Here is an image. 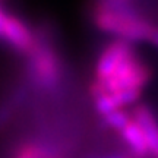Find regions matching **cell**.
<instances>
[{"label":"cell","instance_id":"obj_5","mask_svg":"<svg viewBox=\"0 0 158 158\" xmlns=\"http://www.w3.org/2000/svg\"><path fill=\"white\" fill-rule=\"evenodd\" d=\"M142 95L141 89H126L118 92H106L94 98L97 111L102 116L111 113L114 110L126 108L127 106H133L139 101Z\"/></svg>","mask_w":158,"mask_h":158},{"label":"cell","instance_id":"obj_12","mask_svg":"<svg viewBox=\"0 0 158 158\" xmlns=\"http://www.w3.org/2000/svg\"><path fill=\"white\" fill-rule=\"evenodd\" d=\"M12 13H9L7 10H5L2 6H0V38L3 37V32H5V28H6V23L9 21Z\"/></svg>","mask_w":158,"mask_h":158},{"label":"cell","instance_id":"obj_3","mask_svg":"<svg viewBox=\"0 0 158 158\" xmlns=\"http://www.w3.org/2000/svg\"><path fill=\"white\" fill-rule=\"evenodd\" d=\"M31 54V68L37 82L44 88H54L60 79L59 57L45 44H35Z\"/></svg>","mask_w":158,"mask_h":158},{"label":"cell","instance_id":"obj_13","mask_svg":"<svg viewBox=\"0 0 158 158\" xmlns=\"http://www.w3.org/2000/svg\"><path fill=\"white\" fill-rule=\"evenodd\" d=\"M148 43H149V44H152V45H155V47H158V25L154 27L152 32H151V35H149Z\"/></svg>","mask_w":158,"mask_h":158},{"label":"cell","instance_id":"obj_10","mask_svg":"<svg viewBox=\"0 0 158 158\" xmlns=\"http://www.w3.org/2000/svg\"><path fill=\"white\" fill-rule=\"evenodd\" d=\"M43 151L37 147H23L19 152H18L16 158H41Z\"/></svg>","mask_w":158,"mask_h":158},{"label":"cell","instance_id":"obj_2","mask_svg":"<svg viewBox=\"0 0 158 158\" xmlns=\"http://www.w3.org/2000/svg\"><path fill=\"white\" fill-rule=\"evenodd\" d=\"M152 78V69L148 66L138 54L120 66L104 81H94L91 86L92 97L101 95L106 92H118L126 89H143Z\"/></svg>","mask_w":158,"mask_h":158},{"label":"cell","instance_id":"obj_11","mask_svg":"<svg viewBox=\"0 0 158 158\" xmlns=\"http://www.w3.org/2000/svg\"><path fill=\"white\" fill-rule=\"evenodd\" d=\"M88 158H136L130 152H106V154H94Z\"/></svg>","mask_w":158,"mask_h":158},{"label":"cell","instance_id":"obj_1","mask_svg":"<svg viewBox=\"0 0 158 158\" xmlns=\"http://www.w3.org/2000/svg\"><path fill=\"white\" fill-rule=\"evenodd\" d=\"M94 25L97 28L113 35L114 38L127 43H148L154 25L142 15L138 6L133 7H104L94 6Z\"/></svg>","mask_w":158,"mask_h":158},{"label":"cell","instance_id":"obj_8","mask_svg":"<svg viewBox=\"0 0 158 158\" xmlns=\"http://www.w3.org/2000/svg\"><path fill=\"white\" fill-rule=\"evenodd\" d=\"M102 117H104L106 126H108L110 129H114V130H118V132H120V130L123 129L124 126L132 120V114L127 113L124 108H120V110H114V111L106 114V116H102Z\"/></svg>","mask_w":158,"mask_h":158},{"label":"cell","instance_id":"obj_6","mask_svg":"<svg viewBox=\"0 0 158 158\" xmlns=\"http://www.w3.org/2000/svg\"><path fill=\"white\" fill-rule=\"evenodd\" d=\"M132 117L141 126L143 135L147 138L149 152L152 158H158V120L148 106L139 104L133 108Z\"/></svg>","mask_w":158,"mask_h":158},{"label":"cell","instance_id":"obj_4","mask_svg":"<svg viewBox=\"0 0 158 158\" xmlns=\"http://www.w3.org/2000/svg\"><path fill=\"white\" fill-rule=\"evenodd\" d=\"M136 56L135 45L123 40L114 38L111 43L106 45L101 54L97 59L95 64V79L94 81H104L111 73H114L126 60Z\"/></svg>","mask_w":158,"mask_h":158},{"label":"cell","instance_id":"obj_9","mask_svg":"<svg viewBox=\"0 0 158 158\" xmlns=\"http://www.w3.org/2000/svg\"><path fill=\"white\" fill-rule=\"evenodd\" d=\"M95 5L104 7H133L136 0H95Z\"/></svg>","mask_w":158,"mask_h":158},{"label":"cell","instance_id":"obj_7","mask_svg":"<svg viewBox=\"0 0 158 158\" xmlns=\"http://www.w3.org/2000/svg\"><path fill=\"white\" fill-rule=\"evenodd\" d=\"M120 136L124 141V143L129 148V152L136 158H148L151 157L149 147H148L147 138L142 132L141 126L136 123L133 117L129 123L120 130Z\"/></svg>","mask_w":158,"mask_h":158}]
</instances>
